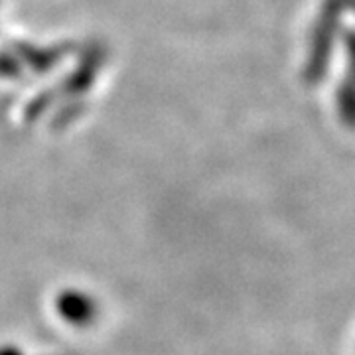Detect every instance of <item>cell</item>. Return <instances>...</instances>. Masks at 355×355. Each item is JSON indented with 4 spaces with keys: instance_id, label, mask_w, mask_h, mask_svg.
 <instances>
[{
    "instance_id": "2",
    "label": "cell",
    "mask_w": 355,
    "mask_h": 355,
    "mask_svg": "<svg viewBox=\"0 0 355 355\" xmlns=\"http://www.w3.org/2000/svg\"><path fill=\"white\" fill-rule=\"evenodd\" d=\"M349 76L340 91V111L345 123L355 125V34H349Z\"/></svg>"
},
{
    "instance_id": "1",
    "label": "cell",
    "mask_w": 355,
    "mask_h": 355,
    "mask_svg": "<svg viewBox=\"0 0 355 355\" xmlns=\"http://www.w3.org/2000/svg\"><path fill=\"white\" fill-rule=\"evenodd\" d=\"M55 310L69 326L85 328L97 320L99 304L85 291H62L55 300Z\"/></svg>"
},
{
    "instance_id": "3",
    "label": "cell",
    "mask_w": 355,
    "mask_h": 355,
    "mask_svg": "<svg viewBox=\"0 0 355 355\" xmlns=\"http://www.w3.org/2000/svg\"><path fill=\"white\" fill-rule=\"evenodd\" d=\"M0 355H22V352L12 345H4V347H0Z\"/></svg>"
}]
</instances>
